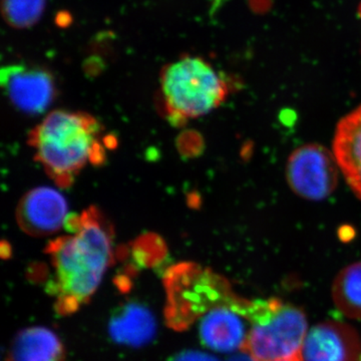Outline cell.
<instances>
[{"instance_id": "obj_12", "label": "cell", "mask_w": 361, "mask_h": 361, "mask_svg": "<svg viewBox=\"0 0 361 361\" xmlns=\"http://www.w3.org/2000/svg\"><path fill=\"white\" fill-rule=\"evenodd\" d=\"M6 361H66L65 346L52 330L28 327L14 337Z\"/></svg>"}, {"instance_id": "obj_1", "label": "cell", "mask_w": 361, "mask_h": 361, "mask_svg": "<svg viewBox=\"0 0 361 361\" xmlns=\"http://www.w3.org/2000/svg\"><path fill=\"white\" fill-rule=\"evenodd\" d=\"M65 228L71 234L47 247L51 266L47 290L61 315L73 314L89 302L114 257L113 229L97 208L68 216Z\"/></svg>"}, {"instance_id": "obj_13", "label": "cell", "mask_w": 361, "mask_h": 361, "mask_svg": "<svg viewBox=\"0 0 361 361\" xmlns=\"http://www.w3.org/2000/svg\"><path fill=\"white\" fill-rule=\"evenodd\" d=\"M332 298L344 315L361 320V262L338 273L332 285Z\"/></svg>"}, {"instance_id": "obj_17", "label": "cell", "mask_w": 361, "mask_h": 361, "mask_svg": "<svg viewBox=\"0 0 361 361\" xmlns=\"http://www.w3.org/2000/svg\"><path fill=\"white\" fill-rule=\"evenodd\" d=\"M358 14H360V18H361V4L360 7H358Z\"/></svg>"}, {"instance_id": "obj_5", "label": "cell", "mask_w": 361, "mask_h": 361, "mask_svg": "<svg viewBox=\"0 0 361 361\" xmlns=\"http://www.w3.org/2000/svg\"><path fill=\"white\" fill-rule=\"evenodd\" d=\"M165 284L168 320L177 329H189L207 311L235 296L224 278L194 263L171 267Z\"/></svg>"}, {"instance_id": "obj_9", "label": "cell", "mask_w": 361, "mask_h": 361, "mask_svg": "<svg viewBox=\"0 0 361 361\" xmlns=\"http://www.w3.org/2000/svg\"><path fill=\"white\" fill-rule=\"evenodd\" d=\"M65 197L49 187H37L26 193L16 210L23 231L32 236H47L65 227L68 219Z\"/></svg>"}, {"instance_id": "obj_16", "label": "cell", "mask_w": 361, "mask_h": 361, "mask_svg": "<svg viewBox=\"0 0 361 361\" xmlns=\"http://www.w3.org/2000/svg\"><path fill=\"white\" fill-rule=\"evenodd\" d=\"M229 361H255L251 356H249L245 353H241V355H235Z\"/></svg>"}, {"instance_id": "obj_4", "label": "cell", "mask_w": 361, "mask_h": 361, "mask_svg": "<svg viewBox=\"0 0 361 361\" xmlns=\"http://www.w3.org/2000/svg\"><path fill=\"white\" fill-rule=\"evenodd\" d=\"M244 316L250 322L241 353L255 361H302L308 332L305 313L278 299L249 301Z\"/></svg>"}, {"instance_id": "obj_2", "label": "cell", "mask_w": 361, "mask_h": 361, "mask_svg": "<svg viewBox=\"0 0 361 361\" xmlns=\"http://www.w3.org/2000/svg\"><path fill=\"white\" fill-rule=\"evenodd\" d=\"M102 126L82 111H54L30 132L28 144L47 174L61 188L73 185L87 165L104 163Z\"/></svg>"}, {"instance_id": "obj_7", "label": "cell", "mask_w": 361, "mask_h": 361, "mask_svg": "<svg viewBox=\"0 0 361 361\" xmlns=\"http://www.w3.org/2000/svg\"><path fill=\"white\" fill-rule=\"evenodd\" d=\"M0 84L9 103L27 115L44 114L56 97L54 75L39 66H4L0 71Z\"/></svg>"}, {"instance_id": "obj_8", "label": "cell", "mask_w": 361, "mask_h": 361, "mask_svg": "<svg viewBox=\"0 0 361 361\" xmlns=\"http://www.w3.org/2000/svg\"><path fill=\"white\" fill-rule=\"evenodd\" d=\"M245 299L234 296L207 311L196 322L201 341L207 348L221 353L242 351L249 329L248 320L240 312Z\"/></svg>"}, {"instance_id": "obj_15", "label": "cell", "mask_w": 361, "mask_h": 361, "mask_svg": "<svg viewBox=\"0 0 361 361\" xmlns=\"http://www.w3.org/2000/svg\"><path fill=\"white\" fill-rule=\"evenodd\" d=\"M185 361H217L214 360L211 356L205 355H189L187 358H185Z\"/></svg>"}, {"instance_id": "obj_6", "label": "cell", "mask_w": 361, "mask_h": 361, "mask_svg": "<svg viewBox=\"0 0 361 361\" xmlns=\"http://www.w3.org/2000/svg\"><path fill=\"white\" fill-rule=\"evenodd\" d=\"M338 164L334 152L322 145L298 147L289 156L286 179L292 191L308 201H322L338 186Z\"/></svg>"}, {"instance_id": "obj_14", "label": "cell", "mask_w": 361, "mask_h": 361, "mask_svg": "<svg viewBox=\"0 0 361 361\" xmlns=\"http://www.w3.org/2000/svg\"><path fill=\"white\" fill-rule=\"evenodd\" d=\"M47 0H1L4 20L11 27L25 30L39 23Z\"/></svg>"}, {"instance_id": "obj_3", "label": "cell", "mask_w": 361, "mask_h": 361, "mask_svg": "<svg viewBox=\"0 0 361 361\" xmlns=\"http://www.w3.org/2000/svg\"><path fill=\"white\" fill-rule=\"evenodd\" d=\"M228 85L219 73L199 56H183L165 66L161 92L169 121L180 126L219 108L228 96Z\"/></svg>"}, {"instance_id": "obj_10", "label": "cell", "mask_w": 361, "mask_h": 361, "mask_svg": "<svg viewBox=\"0 0 361 361\" xmlns=\"http://www.w3.org/2000/svg\"><path fill=\"white\" fill-rule=\"evenodd\" d=\"M361 341L357 332L345 323L324 322L308 330L302 361H358Z\"/></svg>"}, {"instance_id": "obj_11", "label": "cell", "mask_w": 361, "mask_h": 361, "mask_svg": "<svg viewBox=\"0 0 361 361\" xmlns=\"http://www.w3.org/2000/svg\"><path fill=\"white\" fill-rule=\"evenodd\" d=\"M332 152L341 174L361 201V106L337 123Z\"/></svg>"}]
</instances>
